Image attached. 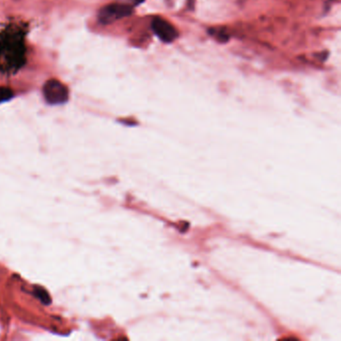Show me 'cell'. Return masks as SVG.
<instances>
[{"mask_svg":"<svg viewBox=\"0 0 341 341\" xmlns=\"http://www.w3.org/2000/svg\"><path fill=\"white\" fill-rule=\"evenodd\" d=\"M155 34L164 42H171L177 37V31L169 22L162 18H155L152 23Z\"/></svg>","mask_w":341,"mask_h":341,"instance_id":"6da1fadb","label":"cell"}]
</instances>
